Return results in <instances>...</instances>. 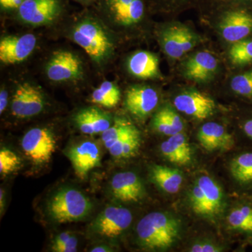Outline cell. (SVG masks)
I'll return each mask as SVG.
<instances>
[{
    "label": "cell",
    "instance_id": "3957f363",
    "mask_svg": "<svg viewBox=\"0 0 252 252\" xmlns=\"http://www.w3.org/2000/svg\"><path fill=\"white\" fill-rule=\"evenodd\" d=\"M72 37L94 62H103L112 53L113 44L108 34L93 20L81 21L74 28Z\"/></svg>",
    "mask_w": 252,
    "mask_h": 252
},
{
    "label": "cell",
    "instance_id": "d590c367",
    "mask_svg": "<svg viewBox=\"0 0 252 252\" xmlns=\"http://www.w3.org/2000/svg\"><path fill=\"white\" fill-rule=\"evenodd\" d=\"M8 104V93L4 89L0 91V114H2Z\"/></svg>",
    "mask_w": 252,
    "mask_h": 252
},
{
    "label": "cell",
    "instance_id": "603a6c76",
    "mask_svg": "<svg viewBox=\"0 0 252 252\" xmlns=\"http://www.w3.org/2000/svg\"><path fill=\"white\" fill-rule=\"evenodd\" d=\"M152 127L159 133L172 136L182 132L185 125L180 116L171 107L165 106L154 116Z\"/></svg>",
    "mask_w": 252,
    "mask_h": 252
},
{
    "label": "cell",
    "instance_id": "277c9868",
    "mask_svg": "<svg viewBox=\"0 0 252 252\" xmlns=\"http://www.w3.org/2000/svg\"><path fill=\"white\" fill-rule=\"evenodd\" d=\"M21 147L33 163L44 165L50 161L56 151V137L52 131L46 127H34L23 136Z\"/></svg>",
    "mask_w": 252,
    "mask_h": 252
},
{
    "label": "cell",
    "instance_id": "ac0fdd59",
    "mask_svg": "<svg viewBox=\"0 0 252 252\" xmlns=\"http://www.w3.org/2000/svg\"><path fill=\"white\" fill-rule=\"evenodd\" d=\"M218 65V61L213 55L200 51L186 62L185 76L190 80L206 82L215 76Z\"/></svg>",
    "mask_w": 252,
    "mask_h": 252
},
{
    "label": "cell",
    "instance_id": "52a82bcc",
    "mask_svg": "<svg viewBox=\"0 0 252 252\" xmlns=\"http://www.w3.org/2000/svg\"><path fill=\"white\" fill-rule=\"evenodd\" d=\"M61 10V0H25L17 11L23 22L38 26L52 23Z\"/></svg>",
    "mask_w": 252,
    "mask_h": 252
},
{
    "label": "cell",
    "instance_id": "b9f144b4",
    "mask_svg": "<svg viewBox=\"0 0 252 252\" xmlns=\"http://www.w3.org/2000/svg\"><path fill=\"white\" fill-rule=\"evenodd\" d=\"M251 235V236H252V235Z\"/></svg>",
    "mask_w": 252,
    "mask_h": 252
},
{
    "label": "cell",
    "instance_id": "f1b7e54d",
    "mask_svg": "<svg viewBox=\"0 0 252 252\" xmlns=\"http://www.w3.org/2000/svg\"><path fill=\"white\" fill-rule=\"evenodd\" d=\"M230 61L235 65H245L252 62V40L233 43L229 51Z\"/></svg>",
    "mask_w": 252,
    "mask_h": 252
},
{
    "label": "cell",
    "instance_id": "8fae6325",
    "mask_svg": "<svg viewBox=\"0 0 252 252\" xmlns=\"http://www.w3.org/2000/svg\"><path fill=\"white\" fill-rule=\"evenodd\" d=\"M220 30L228 42L243 40L252 32V15L243 9L228 10L222 16Z\"/></svg>",
    "mask_w": 252,
    "mask_h": 252
},
{
    "label": "cell",
    "instance_id": "2e32d148",
    "mask_svg": "<svg viewBox=\"0 0 252 252\" xmlns=\"http://www.w3.org/2000/svg\"><path fill=\"white\" fill-rule=\"evenodd\" d=\"M104 4L113 19L124 26L140 22L145 10L144 0H104Z\"/></svg>",
    "mask_w": 252,
    "mask_h": 252
},
{
    "label": "cell",
    "instance_id": "f546056e",
    "mask_svg": "<svg viewBox=\"0 0 252 252\" xmlns=\"http://www.w3.org/2000/svg\"><path fill=\"white\" fill-rule=\"evenodd\" d=\"M22 160L17 154L11 149L5 148L0 150V174L1 176L11 175L21 166Z\"/></svg>",
    "mask_w": 252,
    "mask_h": 252
},
{
    "label": "cell",
    "instance_id": "30bf717a",
    "mask_svg": "<svg viewBox=\"0 0 252 252\" xmlns=\"http://www.w3.org/2000/svg\"><path fill=\"white\" fill-rule=\"evenodd\" d=\"M46 72L51 81L61 82L74 80L82 76V63L72 52L59 51L50 59L46 65Z\"/></svg>",
    "mask_w": 252,
    "mask_h": 252
},
{
    "label": "cell",
    "instance_id": "83f0119b",
    "mask_svg": "<svg viewBox=\"0 0 252 252\" xmlns=\"http://www.w3.org/2000/svg\"><path fill=\"white\" fill-rule=\"evenodd\" d=\"M140 145L141 135L140 131H138L114 144L109 149V152L114 158H129L137 153Z\"/></svg>",
    "mask_w": 252,
    "mask_h": 252
},
{
    "label": "cell",
    "instance_id": "4dcf8cb0",
    "mask_svg": "<svg viewBox=\"0 0 252 252\" xmlns=\"http://www.w3.org/2000/svg\"><path fill=\"white\" fill-rule=\"evenodd\" d=\"M232 91L239 95L252 98V71L235 76L230 82Z\"/></svg>",
    "mask_w": 252,
    "mask_h": 252
},
{
    "label": "cell",
    "instance_id": "60d3db41",
    "mask_svg": "<svg viewBox=\"0 0 252 252\" xmlns=\"http://www.w3.org/2000/svg\"><path fill=\"white\" fill-rule=\"evenodd\" d=\"M237 1H249V0H237Z\"/></svg>",
    "mask_w": 252,
    "mask_h": 252
},
{
    "label": "cell",
    "instance_id": "4fadbf2b",
    "mask_svg": "<svg viewBox=\"0 0 252 252\" xmlns=\"http://www.w3.org/2000/svg\"><path fill=\"white\" fill-rule=\"evenodd\" d=\"M174 105L180 112L199 120L211 117L216 108L211 97L197 91H186L178 94L174 99Z\"/></svg>",
    "mask_w": 252,
    "mask_h": 252
},
{
    "label": "cell",
    "instance_id": "9c48e42d",
    "mask_svg": "<svg viewBox=\"0 0 252 252\" xmlns=\"http://www.w3.org/2000/svg\"><path fill=\"white\" fill-rule=\"evenodd\" d=\"M65 155L80 179H85L91 170L101 164L100 149L92 141H84L73 146L65 152Z\"/></svg>",
    "mask_w": 252,
    "mask_h": 252
},
{
    "label": "cell",
    "instance_id": "9a60e30c",
    "mask_svg": "<svg viewBox=\"0 0 252 252\" xmlns=\"http://www.w3.org/2000/svg\"><path fill=\"white\" fill-rule=\"evenodd\" d=\"M113 196L124 203L138 202L143 198L145 189L138 175L132 172L116 174L111 181Z\"/></svg>",
    "mask_w": 252,
    "mask_h": 252
},
{
    "label": "cell",
    "instance_id": "ffe728a7",
    "mask_svg": "<svg viewBox=\"0 0 252 252\" xmlns=\"http://www.w3.org/2000/svg\"><path fill=\"white\" fill-rule=\"evenodd\" d=\"M162 155L177 165H188L192 160V151L187 137L182 132L170 136L160 145Z\"/></svg>",
    "mask_w": 252,
    "mask_h": 252
},
{
    "label": "cell",
    "instance_id": "d6a6232c",
    "mask_svg": "<svg viewBox=\"0 0 252 252\" xmlns=\"http://www.w3.org/2000/svg\"><path fill=\"white\" fill-rule=\"evenodd\" d=\"M190 200L192 208L195 213L210 216L206 199L201 188L197 184L193 186L190 190Z\"/></svg>",
    "mask_w": 252,
    "mask_h": 252
},
{
    "label": "cell",
    "instance_id": "1f68e13d",
    "mask_svg": "<svg viewBox=\"0 0 252 252\" xmlns=\"http://www.w3.org/2000/svg\"><path fill=\"white\" fill-rule=\"evenodd\" d=\"M78 240L71 232H63L56 235L53 240L51 250L55 252H76Z\"/></svg>",
    "mask_w": 252,
    "mask_h": 252
},
{
    "label": "cell",
    "instance_id": "8992f818",
    "mask_svg": "<svg viewBox=\"0 0 252 252\" xmlns=\"http://www.w3.org/2000/svg\"><path fill=\"white\" fill-rule=\"evenodd\" d=\"M45 99L41 91L29 83L19 84L11 101V113L20 119L32 117L44 110Z\"/></svg>",
    "mask_w": 252,
    "mask_h": 252
},
{
    "label": "cell",
    "instance_id": "e0dca14e",
    "mask_svg": "<svg viewBox=\"0 0 252 252\" xmlns=\"http://www.w3.org/2000/svg\"><path fill=\"white\" fill-rule=\"evenodd\" d=\"M200 145L209 152L230 149L234 145V139L223 126L215 122L204 124L198 133Z\"/></svg>",
    "mask_w": 252,
    "mask_h": 252
},
{
    "label": "cell",
    "instance_id": "44dd1931",
    "mask_svg": "<svg viewBox=\"0 0 252 252\" xmlns=\"http://www.w3.org/2000/svg\"><path fill=\"white\" fill-rule=\"evenodd\" d=\"M158 59L149 51H137L127 61V68L132 75L139 79H147L158 75Z\"/></svg>",
    "mask_w": 252,
    "mask_h": 252
},
{
    "label": "cell",
    "instance_id": "ab89813d",
    "mask_svg": "<svg viewBox=\"0 0 252 252\" xmlns=\"http://www.w3.org/2000/svg\"><path fill=\"white\" fill-rule=\"evenodd\" d=\"M76 1H81V2H88V1H91V0H76Z\"/></svg>",
    "mask_w": 252,
    "mask_h": 252
},
{
    "label": "cell",
    "instance_id": "d4e9b609",
    "mask_svg": "<svg viewBox=\"0 0 252 252\" xmlns=\"http://www.w3.org/2000/svg\"><path fill=\"white\" fill-rule=\"evenodd\" d=\"M197 185L201 188L206 199L210 216L217 215L220 212L223 200V193L220 186L209 176L199 177Z\"/></svg>",
    "mask_w": 252,
    "mask_h": 252
},
{
    "label": "cell",
    "instance_id": "8d00e7d4",
    "mask_svg": "<svg viewBox=\"0 0 252 252\" xmlns=\"http://www.w3.org/2000/svg\"><path fill=\"white\" fill-rule=\"evenodd\" d=\"M243 131L249 140L252 141V118L243 123Z\"/></svg>",
    "mask_w": 252,
    "mask_h": 252
},
{
    "label": "cell",
    "instance_id": "5bb4252c",
    "mask_svg": "<svg viewBox=\"0 0 252 252\" xmlns=\"http://www.w3.org/2000/svg\"><path fill=\"white\" fill-rule=\"evenodd\" d=\"M158 104L157 91L150 86H132L126 94V108L132 115L143 119L149 116Z\"/></svg>",
    "mask_w": 252,
    "mask_h": 252
},
{
    "label": "cell",
    "instance_id": "f35d334b",
    "mask_svg": "<svg viewBox=\"0 0 252 252\" xmlns=\"http://www.w3.org/2000/svg\"><path fill=\"white\" fill-rule=\"evenodd\" d=\"M91 252H112V250H111V249L109 248V247L105 246H97L95 248H94L91 249Z\"/></svg>",
    "mask_w": 252,
    "mask_h": 252
},
{
    "label": "cell",
    "instance_id": "7c38bea8",
    "mask_svg": "<svg viewBox=\"0 0 252 252\" xmlns=\"http://www.w3.org/2000/svg\"><path fill=\"white\" fill-rule=\"evenodd\" d=\"M36 39L32 34L6 36L0 41V61L4 64H18L26 61L35 49Z\"/></svg>",
    "mask_w": 252,
    "mask_h": 252
},
{
    "label": "cell",
    "instance_id": "836d02e7",
    "mask_svg": "<svg viewBox=\"0 0 252 252\" xmlns=\"http://www.w3.org/2000/svg\"><path fill=\"white\" fill-rule=\"evenodd\" d=\"M221 250L215 245L208 243H200L193 245L190 248L191 252H218Z\"/></svg>",
    "mask_w": 252,
    "mask_h": 252
},
{
    "label": "cell",
    "instance_id": "e575fe53",
    "mask_svg": "<svg viewBox=\"0 0 252 252\" xmlns=\"http://www.w3.org/2000/svg\"><path fill=\"white\" fill-rule=\"evenodd\" d=\"M25 0H0V6L4 10H18Z\"/></svg>",
    "mask_w": 252,
    "mask_h": 252
},
{
    "label": "cell",
    "instance_id": "7402d4cb",
    "mask_svg": "<svg viewBox=\"0 0 252 252\" xmlns=\"http://www.w3.org/2000/svg\"><path fill=\"white\" fill-rule=\"evenodd\" d=\"M150 177L157 187L170 194L180 191L184 180L183 175L180 170L158 165L152 167Z\"/></svg>",
    "mask_w": 252,
    "mask_h": 252
},
{
    "label": "cell",
    "instance_id": "5b68a950",
    "mask_svg": "<svg viewBox=\"0 0 252 252\" xmlns=\"http://www.w3.org/2000/svg\"><path fill=\"white\" fill-rule=\"evenodd\" d=\"M132 221V215L127 208L109 206L93 220L90 230L94 234L102 238H116L130 227Z\"/></svg>",
    "mask_w": 252,
    "mask_h": 252
},
{
    "label": "cell",
    "instance_id": "484cf974",
    "mask_svg": "<svg viewBox=\"0 0 252 252\" xmlns=\"http://www.w3.org/2000/svg\"><path fill=\"white\" fill-rule=\"evenodd\" d=\"M229 225L233 229L252 234V203H243L233 209L228 217Z\"/></svg>",
    "mask_w": 252,
    "mask_h": 252
},
{
    "label": "cell",
    "instance_id": "74e56055",
    "mask_svg": "<svg viewBox=\"0 0 252 252\" xmlns=\"http://www.w3.org/2000/svg\"><path fill=\"white\" fill-rule=\"evenodd\" d=\"M5 207V191L4 189H0V212L1 215H2L3 212L4 210Z\"/></svg>",
    "mask_w": 252,
    "mask_h": 252
},
{
    "label": "cell",
    "instance_id": "ba28073f",
    "mask_svg": "<svg viewBox=\"0 0 252 252\" xmlns=\"http://www.w3.org/2000/svg\"><path fill=\"white\" fill-rule=\"evenodd\" d=\"M160 41L165 54L171 59H178L196 46L198 39L189 28L173 25L162 32Z\"/></svg>",
    "mask_w": 252,
    "mask_h": 252
},
{
    "label": "cell",
    "instance_id": "6da1fadb",
    "mask_svg": "<svg viewBox=\"0 0 252 252\" xmlns=\"http://www.w3.org/2000/svg\"><path fill=\"white\" fill-rule=\"evenodd\" d=\"M136 231L143 248L152 250H166L178 238L180 223L166 213L152 212L139 221Z\"/></svg>",
    "mask_w": 252,
    "mask_h": 252
},
{
    "label": "cell",
    "instance_id": "4316f807",
    "mask_svg": "<svg viewBox=\"0 0 252 252\" xmlns=\"http://www.w3.org/2000/svg\"><path fill=\"white\" fill-rule=\"evenodd\" d=\"M121 98V91L115 84L111 81H104L96 89L91 96V101L107 108L117 106Z\"/></svg>",
    "mask_w": 252,
    "mask_h": 252
},
{
    "label": "cell",
    "instance_id": "d6986e66",
    "mask_svg": "<svg viewBox=\"0 0 252 252\" xmlns=\"http://www.w3.org/2000/svg\"><path fill=\"white\" fill-rule=\"evenodd\" d=\"M74 121L82 133L89 135L103 133L112 124L108 114L94 107L81 109Z\"/></svg>",
    "mask_w": 252,
    "mask_h": 252
},
{
    "label": "cell",
    "instance_id": "cb8c5ba5",
    "mask_svg": "<svg viewBox=\"0 0 252 252\" xmlns=\"http://www.w3.org/2000/svg\"><path fill=\"white\" fill-rule=\"evenodd\" d=\"M140 131L132 123L124 118H116L112 126L101 134V139L109 149L119 141Z\"/></svg>",
    "mask_w": 252,
    "mask_h": 252
},
{
    "label": "cell",
    "instance_id": "7a4b0ae2",
    "mask_svg": "<svg viewBox=\"0 0 252 252\" xmlns=\"http://www.w3.org/2000/svg\"><path fill=\"white\" fill-rule=\"evenodd\" d=\"M90 199L77 189L58 190L48 203V213L58 223H72L85 219L92 210Z\"/></svg>",
    "mask_w": 252,
    "mask_h": 252
}]
</instances>
